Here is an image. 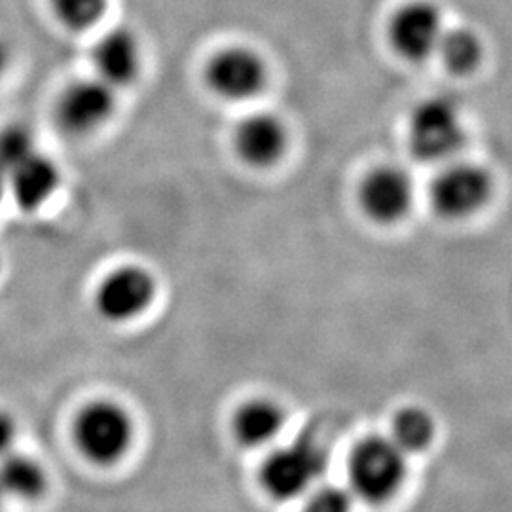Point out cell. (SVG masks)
<instances>
[{
    "instance_id": "cb8c5ba5",
    "label": "cell",
    "mask_w": 512,
    "mask_h": 512,
    "mask_svg": "<svg viewBox=\"0 0 512 512\" xmlns=\"http://www.w3.org/2000/svg\"><path fill=\"white\" fill-rule=\"evenodd\" d=\"M8 499V495L4 492V488H2V484H0V512L4 509V501Z\"/></svg>"
},
{
    "instance_id": "277c9868",
    "label": "cell",
    "mask_w": 512,
    "mask_h": 512,
    "mask_svg": "<svg viewBox=\"0 0 512 512\" xmlns=\"http://www.w3.org/2000/svg\"><path fill=\"white\" fill-rule=\"evenodd\" d=\"M408 143L421 162L450 160L465 143V122L458 99L435 95L410 116Z\"/></svg>"
},
{
    "instance_id": "44dd1931",
    "label": "cell",
    "mask_w": 512,
    "mask_h": 512,
    "mask_svg": "<svg viewBox=\"0 0 512 512\" xmlns=\"http://www.w3.org/2000/svg\"><path fill=\"white\" fill-rule=\"evenodd\" d=\"M16 439H18L16 421L12 416H8L6 412H0V458L14 452Z\"/></svg>"
},
{
    "instance_id": "8992f818",
    "label": "cell",
    "mask_w": 512,
    "mask_h": 512,
    "mask_svg": "<svg viewBox=\"0 0 512 512\" xmlns=\"http://www.w3.org/2000/svg\"><path fill=\"white\" fill-rule=\"evenodd\" d=\"M205 80L220 99L243 103L264 92L268 65L258 52L247 46H228L209 59Z\"/></svg>"
},
{
    "instance_id": "2e32d148",
    "label": "cell",
    "mask_w": 512,
    "mask_h": 512,
    "mask_svg": "<svg viewBox=\"0 0 512 512\" xmlns=\"http://www.w3.org/2000/svg\"><path fill=\"white\" fill-rule=\"evenodd\" d=\"M437 435L435 418L420 406H406L401 408L393 423H391V437L406 456L425 452Z\"/></svg>"
},
{
    "instance_id": "4fadbf2b",
    "label": "cell",
    "mask_w": 512,
    "mask_h": 512,
    "mask_svg": "<svg viewBox=\"0 0 512 512\" xmlns=\"http://www.w3.org/2000/svg\"><path fill=\"white\" fill-rule=\"evenodd\" d=\"M6 183L23 211H37L55 194L61 171L52 158L35 150L21 164L6 173Z\"/></svg>"
},
{
    "instance_id": "ffe728a7",
    "label": "cell",
    "mask_w": 512,
    "mask_h": 512,
    "mask_svg": "<svg viewBox=\"0 0 512 512\" xmlns=\"http://www.w3.org/2000/svg\"><path fill=\"white\" fill-rule=\"evenodd\" d=\"M353 495L348 490L325 486L313 488L300 512H351Z\"/></svg>"
},
{
    "instance_id": "7c38bea8",
    "label": "cell",
    "mask_w": 512,
    "mask_h": 512,
    "mask_svg": "<svg viewBox=\"0 0 512 512\" xmlns=\"http://www.w3.org/2000/svg\"><path fill=\"white\" fill-rule=\"evenodd\" d=\"M93 63L103 82L124 88L141 73V44L128 29H112L95 44Z\"/></svg>"
},
{
    "instance_id": "5b68a950",
    "label": "cell",
    "mask_w": 512,
    "mask_h": 512,
    "mask_svg": "<svg viewBox=\"0 0 512 512\" xmlns=\"http://www.w3.org/2000/svg\"><path fill=\"white\" fill-rule=\"evenodd\" d=\"M158 285L147 268L129 264L112 270L95 291L97 313L109 323H128L147 313Z\"/></svg>"
},
{
    "instance_id": "ac0fdd59",
    "label": "cell",
    "mask_w": 512,
    "mask_h": 512,
    "mask_svg": "<svg viewBox=\"0 0 512 512\" xmlns=\"http://www.w3.org/2000/svg\"><path fill=\"white\" fill-rule=\"evenodd\" d=\"M50 8L67 29L88 31L107 14L109 0H48Z\"/></svg>"
},
{
    "instance_id": "9a60e30c",
    "label": "cell",
    "mask_w": 512,
    "mask_h": 512,
    "mask_svg": "<svg viewBox=\"0 0 512 512\" xmlns=\"http://www.w3.org/2000/svg\"><path fill=\"white\" fill-rule=\"evenodd\" d=\"M0 484L8 497L38 501L48 490V475L37 459L10 452L0 458Z\"/></svg>"
},
{
    "instance_id": "7a4b0ae2",
    "label": "cell",
    "mask_w": 512,
    "mask_h": 512,
    "mask_svg": "<svg viewBox=\"0 0 512 512\" xmlns=\"http://www.w3.org/2000/svg\"><path fill=\"white\" fill-rule=\"evenodd\" d=\"M327 467V448L311 435H300L270 452L260 469V484L275 501H293L310 494Z\"/></svg>"
},
{
    "instance_id": "3957f363",
    "label": "cell",
    "mask_w": 512,
    "mask_h": 512,
    "mask_svg": "<svg viewBox=\"0 0 512 512\" xmlns=\"http://www.w3.org/2000/svg\"><path fill=\"white\" fill-rule=\"evenodd\" d=\"M73 435L84 458L93 465L109 467L128 456L135 440V423L122 404L95 401L76 416Z\"/></svg>"
},
{
    "instance_id": "ba28073f",
    "label": "cell",
    "mask_w": 512,
    "mask_h": 512,
    "mask_svg": "<svg viewBox=\"0 0 512 512\" xmlns=\"http://www.w3.org/2000/svg\"><path fill=\"white\" fill-rule=\"evenodd\" d=\"M492 190V177L480 165L452 164L435 179L431 202L444 219H465L488 203Z\"/></svg>"
},
{
    "instance_id": "9c48e42d",
    "label": "cell",
    "mask_w": 512,
    "mask_h": 512,
    "mask_svg": "<svg viewBox=\"0 0 512 512\" xmlns=\"http://www.w3.org/2000/svg\"><path fill=\"white\" fill-rule=\"evenodd\" d=\"M444 31L446 27L439 6L427 0H414L404 4L395 14L389 37L401 57L408 61H425L437 54Z\"/></svg>"
},
{
    "instance_id": "603a6c76",
    "label": "cell",
    "mask_w": 512,
    "mask_h": 512,
    "mask_svg": "<svg viewBox=\"0 0 512 512\" xmlns=\"http://www.w3.org/2000/svg\"><path fill=\"white\" fill-rule=\"evenodd\" d=\"M6 63H8V57H6L4 48L0 46V74L4 73V69H6Z\"/></svg>"
},
{
    "instance_id": "d6986e66",
    "label": "cell",
    "mask_w": 512,
    "mask_h": 512,
    "mask_svg": "<svg viewBox=\"0 0 512 512\" xmlns=\"http://www.w3.org/2000/svg\"><path fill=\"white\" fill-rule=\"evenodd\" d=\"M35 139L29 129L12 126L0 131V169L6 175L35 152Z\"/></svg>"
},
{
    "instance_id": "e0dca14e",
    "label": "cell",
    "mask_w": 512,
    "mask_h": 512,
    "mask_svg": "<svg viewBox=\"0 0 512 512\" xmlns=\"http://www.w3.org/2000/svg\"><path fill=\"white\" fill-rule=\"evenodd\" d=\"M437 55L450 73L469 74L480 65L484 46L480 37L471 29H446L440 38Z\"/></svg>"
},
{
    "instance_id": "30bf717a",
    "label": "cell",
    "mask_w": 512,
    "mask_h": 512,
    "mask_svg": "<svg viewBox=\"0 0 512 512\" xmlns=\"http://www.w3.org/2000/svg\"><path fill=\"white\" fill-rule=\"evenodd\" d=\"M416 186L408 171L395 165L374 169L361 188L366 215L380 224H395L412 211Z\"/></svg>"
},
{
    "instance_id": "7402d4cb",
    "label": "cell",
    "mask_w": 512,
    "mask_h": 512,
    "mask_svg": "<svg viewBox=\"0 0 512 512\" xmlns=\"http://www.w3.org/2000/svg\"><path fill=\"white\" fill-rule=\"evenodd\" d=\"M8 188V183H6V175L2 173V169H0V203H2V198H4V190Z\"/></svg>"
},
{
    "instance_id": "5bb4252c",
    "label": "cell",
    "mask_w": 512,
    "mask_h": 512,
    "mask_svg": "<svg viewBox=\"0 0 512 512\" xmlns=\"http://www.w3.org/2000/svg\"><path fill=\"white\" fill-rule=\"evenodd\" d=\"M287 412L274 399L258 397L241 404L232 420L234 439L249 450L270 446L287 425Z\"/></svg>"
},
{
    "instance_id": "52a82bcc",
    "label": "cell",
    "mask_w": 512,
    "mask_h": 512,
    "mask_svg": "<svg viewBox=\"0 0 512 512\" xmlns=\"http://www.w3.org/2000/svg\"><path fill=\"white\" fill-rule=\"evenodd\" d=\"M116 110L114 88L97 78L71 82L55 103L59 128L73 137L92 135L103 128Z\"/></svg>"
},
{
    "instance_id": "8fae6325",
    "label": "cell",
    "mask_w": 512,
    "mask_h": 512,
    "mask_svg": "<svg viewBox=\"0 0 512 512\" xmlns=\"http://www.w3.org/2000/svg\"><path fill=\"white\" fill-rule=\"evenodd\" d=\"M289 145V131L272 112H253L239 122L234 147L239 158L253 167L277 164Z\"/></svg>"
},
{
    "instance_id": "6da1fadb",
    "label": "cell",
    "mask_w": 512,
    "mask_h": 512,
    "mask_svg": "<svg viewBox=\"0 0 512 512\" xmlns=\"http://www.w3.org/2000/svg\"><path fill=\"white\" fill-rule=\"evenodd\" d=\"M406 454L389 437L361 440L348 461L349 494L368 505H385L403 490Z\"/></svg>"
}]
</instances>
